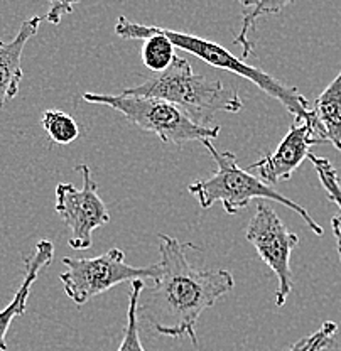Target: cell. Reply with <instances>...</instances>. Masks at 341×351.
<instances>
[{
	"instance_id": "6da1fadb",
	"label": "cell",
	"mask_w": 341,
	"mask_h": 351,
	"mask_svg": "<svg viewBox=\"0 0 341 351\" xmlns=\"http://www.w3.org/2000/svg\"><path fill=\"white\" fill-rule=\"evenodd\" d=\"M196 252L194 243H183L169 235H159V276L154 285H144L139 298V314L157 335L191 339L198 348L196 326L201 314L235 287L228 270L198 269L186 252Z\"/></svg>"
},
{
	"instance_id": "7a4b0ae2",
	"label": "cell",
	"mask_w": 341,
	"mask_h": 351,
	"mask_svg": "<svg viewBox=\"0 0 341 351\" xmlns=\"http://www.w3.org/2000/svg\"><path fill=\"white\" fill-rule=\"evenodd\" d=\"M124 95L171 101L189 113L200 125L211 127L216 112L238 113L244 108L240 95L222 80L196 75L185 58H174L169 68L137 86L126 88Z\"/></svg>"
},
{
	"instance_id": "3957f363",
	"label": "cell",
	"mask_w": 341,
	"mask_h": 351,
	"mask_svg": "<svg viewBox=\"0 0 341 351\" xmlns=\"http://www.w3.org/2000/svg\"><path fill=\"white\" fill-rule=\"evenodd\" d=\"M203 145L215 159L216 173L210 178L200 179V181H194L188 186V191L196 197L198 204L203 210H208L215 203H222L226 213L235 215L247 208L254 199L276 201V203H281L282 206L298 213L316 235L321 237L325 233L321 225H318L311 218L306 208L281 195L272 186L263 182L259 176L252 174V171L242 169L233 152L218 151L211 144V141H203Z\"/></svg>"
},
{
	"instance_id": "277c9868",
	"label": "cell",
	"mask_w": 341,
	"mask_h": 351,
	"mask_svg": "<svg viewBox=\"0 0 341 351\" xmlns=\"http://www.w3.org/2000/svg\"><path fill=\"white\" fill-rule=\"evenodd\" d=\"M83 100L93 105H105L122 113L124 117L141 130L157 135L166 144L178 147L186 142L211 141L220 135V127L200 125L186 110L171 101L132 95L83 93Z\"/></svg>"
},
{
	"instance_id": "5b68a950",
	"label": "cell",
	"mask_w": 341,
	"mask_h": 351,
	"mask_svg": "<svg viewBox=\"0 0 341 351\" xmlns=\"http://www.w3.org/2000/svg\"><path fill=\"white\" fill-rule=\"evenodd\" d=\"M157 29H159L161 34L166 36L174 44L176 49L186 51V53L193 54L198 60L204 61V63L213 66V68L225 69V71L233 73V75H238L247 80V82L254 83L259 90H262L263 93L277 100L296 120H314L309 101L299 93L296 86L284 85L274 76H270L269 73L262 71V69L255 68L252 64H247L245 60L235 56L228 49H225V47L213 41H208V39L200 38V36L188 34V32L171 31V29L166 27Z\"/></svg>"
},
{
	"instance_id": "8992f818",
	"label": "cell",
	"mask_w": 341,
	"mask_h": 351,
	"mask_svg": "<svg viewBox=\"0 0 341 351\" xmlns=\"http://www.w3.org/2000/svg\"><path fill=\"white\" fill-rule=\"evenodd\" d=\"M66 270L60 276L66 295L76 306L86 304L90 299L104 294L108 289L134 280H156L159 265L134 267L126 262V254L120 248H110L105 254L90 258L64 257Z\"/></svg>"
},
{
	"instance_id": "52a82bcc",
	"label": "cell",
	"mask_w": 341,
	"mask_h": 351,
	"mask_svg": "<svg viewBox=\"0 0 341 351\" xmlns=\"http://www.w3.org/2000/svg\"><path fill=\"white\" fill-rule=\"evenodd\" d=\"M245 239L254 245L260 261L276 274V306H284L292 292L291 257L299 245V237L284 225L266 199H260L255 204V215L245 228Z\"/></svg>"
},
{
	"instance_id": "ba28073f",
	"label": "cell",
	"mask_w": 341,
	"mask_h": 351,
	"mask_svg": "<svg viewBox=\"0 0 341 351\" xmlns=\"http://www.w3.org/2000/svg\"><path fill=\"white\" fill-rule=\"evenodd\" d=\"M76 171L82 174L83 186L76 188L71 182L56 186V213L61 221L71 230L69 247L75 250H88L93 245V232L108 225L110 213L104 199L98 196V184L91 178L88 164H78Z\"/></svg>"
},
{
	"instance_id": "9c48e42d",
	"label": "cell",
	"mask_w": 341,
	"mask_h": 351,
	"mask_svg": "<svg viewBox=\"0 0 341 351\" xmlns=\"http://www.w3.org/2000/svg\"><path fill=\"white\" fill-rule=\"evenodd\" d=\"M325 142V135L314 120H296L291 123L276 152L260 157L248 167V171H255L257 176L270 186L287 181L309 156L311 147Z\"/></svg>"
},
{
	"instance_id": "30bf717a",
	"label": "cell",
	"mask_w": 341,
	"mask_h": 351,
	"mask_svg": "<svg viewBox=\"0 0 341 351\" xmlns=\"http://www.w3.org/2000/svg\"><path fill=\"white\" fill-rule=\"evenodd\" d=\"M43 17H31L22 22L19 32L10 41L0 39V108L19 95L22 71V53L25 44L39 31Z\"/></svg>"
},
{
	"instance_id": "8fae6325",
	"label": "cell",
	"mask_w": 341,
	"mask_h": 351,
	"mask_svg": "<svg viewBox=\"0 0 341 351\" xmlns=\"http://www.w3.org/2000/svg\"><path fill=\"white\" fill-rule=\"evenodd\" d=\"M54 258V245L49 240H41L36 245L34 252L24 261V280L21 287L14 294V299L9 302V306L0 311V351H7V332H9L10 324L16 317L24 316L27 309V299L31 294V287L38 280L39 274L44 267L49 265Z\"/></svg>"
},
{
	"instance_id": "7c38bea8",
	"label": "cell",
	"mask_w": 341,
	"mask_h": 351,
	"mask_svg": "<svg viewBox=\"0 0 341 351\" xmlns=\"http://www.w3.org/2000/svg\"><path fill=\"white\" fill-rule=\"evenodd\" d=\"M311 108L326 142H331L336 151L341 152V69Z\"/></svg>"
},
{
	"instance_id": "4fadbf2b",
	"label": "cell",
	"mask_w": 341,
	"mask_h": 351,
	"mask_svg": "<svg viewBox=\"0 0 341 351\" xmlns=\"http://www.w3.org/2000/svg\"><path fill=\"white\" fill-rule=\"evenodd\" d=\"M294 2L296 0H252L250 12H245L240 32L235 36L233 41L237 46L242 47V60L254 54L255 46L252 41V32L255 31L257 21L263 16H269V14H279Z\"/></svg>"
},
{
	"instance_id": "5bb4252c",
	"label": "cell",
	"mask_w": 341,
	"mask_h": 351,
	"mask_svg": "<svg viewBox=\"0 0 341 351\" xmlns=\"http://www.w3.org/2000/svg\"><path fill=\"white\" fill-rule=\"evenodd\" d=\"M307 157H309L314 169H316V174L318 178H320V182L322 184V188H325L326 195H328V199L331 201V203H335L340 210V213L331 218V228L333 233H335L336 250H338L341 261V181L338 178V173H336V169L333 167V164L329 162V159H326V157H318L316 154H309Z\"/></svg>"
},
{
	"instance_id": "9a60e30c",
	"label": "cell",
	"mask_w": 341,
	"mask_h": 351,
	"mask_svg": "<svg viewBox=\"0 0 341 351\" xmlns=\"http://www.w3.org/2000/svg\"><path fill=\"white\" fill-rule=\"evenodd\" d=\"M41 127L58 145H68L80 137V125L76 120L61 110H46L41 117Z\"/></svg>"
},
{
	"instance_id": "2e32d148",
	"label": "cell",
	"mask_w": 341,
	"mask_h": 351,
	"mask_svg": "<svg viewBox=\"0 0 341 351\" xmlns=\"http://www.w3.org/2000/svg\"><path fill=\"white\" fill-rule=\"evenodd\" d=\"M144 280H134L130 282L128 291V307H127V323L124 328L122 343L117 351H145L141 343V332H139V298L144 289Z\"/></svg>"
},
{
	"instance_id": "e0dca14e",
	"label": "cell",
	"mask_w": 341,
	"mask_h": 351,
	"mask_svg": "<svg viewBox=\"0 0 341 351\" xmlns=\"http://www.w3.org/2000/svg\"><path fill=\"white\" fill-rule=\"evenodd\" d=\"M82 0H47L49 3V10L46 14V21L51 24L58 25L64 16L73 12L76 3H80Z\"/></svg>"
},
{
	"instance_id": "ac0fdd59",
	"label": "cell",
	"mask_w": 341,
	"mask_h": 351,
	"mask_svg": "<svg viewBox=\"0 0 341 351\" xmlns=\"http://www.w3.org/2000/svg\"><path fill=\"white\" fill-rule=\"evenodd\" d=\"M336 331H338V324L336 323H333V321H326V323H322L321 336L307 351H325L328 348H333V346H335Z\"/></svg>"
},
{
	"instance_id": "d6986e66",
	"label": "cell",
	"mask_w": 341,
	"mask_h": 351,
	"mask_svg": "<svg viewBox=\"0 0 341 351\" xmlns=\"http://www.w3.org/2000/svg\"><path fill=\"white\" fill-rule=\"evenodd\" d=\"M321 336V328L318 329V331H314L313 335L309 336H304V338H301L298 343H294V345L291 346L287 351H307L311 348V346L314 345V343L318 341V338Z\"/></svg>"
},
{
	"instance_id": "ffe728a7",
	"label": "cell",
	"mask_w": 341,
	"mask_h": 351,
	"mask_svg": "<svg viewBox=\"0 0 341 351\" xmlns=\"http://www.w3.org/2000/svg\"><path fill=\"white\" fill-rule=\"evenodd\" d=\"M244 7H250L252 5V0H238Z\"/></svg>"
}]
</instances>
